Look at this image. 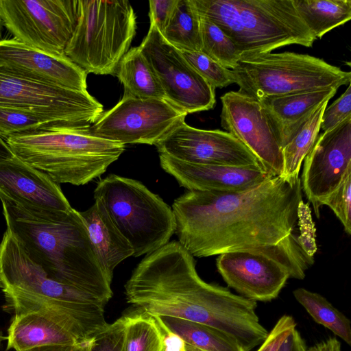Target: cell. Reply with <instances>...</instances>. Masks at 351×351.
<instances>
[{"mask_svg":"<svg viewBox=\"0 0 351 351\" xmlns=\"http://www.w3.org/2000/svg\"><path fill=\"white\" fill-rule=\"evenodd\" d=\"M192 67L214 88H222L235 83L232 70L228 69L202 51H182Z\"/></svg>","mask_w":351,"mask_h":351,"instance_id":"d6a6232c","label":"cell"},{"mask_svg":"<svg viewBox=\"0 0 351 351\" xmlns=\"http://www.w3.org/2000/svg\"><path fill=\"white\" fill-rule=\"evenodd\" d=\"M161 167L189 191L242 192L274 177L260 167L186 162L159 154Z\"/></svg>","mask_w":351,"mask_h":351,"instance_id":"ac0fdd59","label":"cell"},{"mask_svg":"<svg viewBox=\"0 0 351 351\" xmlns=\"http://www.w3.org/2000/svg\"><path fill=\"white\" fill-rule=\"evenodd\" d=\"M155 145L159 154L186 162L264 169L256 156L232 134L219 130L195 128L184 120Z\"/></svg>","mask_w":351,"mask_h":351,"instance_id":"9a60e30c","label":"cell"},{"mask_svg":"<svg viewBox=\"0 0 351 351\" xmlns=\"http://www.w3.org/2000/svg\"><path fill=\"white\" fill-rule=\"evenodd\" d=\"M329 101L321 104L293 137L282 148L283 171L285 180H297L302 162L313 146L320 130L322 117Z\"/></svg>","mask_w":351,"mask_h":351,"instance_id":"83f0119b","label":"cell"},{"mask_svg":"<svg viewBox=\"0 0 351 351\" xmlns=\"http://www.w3.org/2000/svg\"><path fill=\"white\" fill-rule=\"evenodd\" d=\"M313 261L294 234L266 249L221 254L217 267L226 284L240 295L255 302H269L278 297L289 278L303 279Z\"/></svg>","mask_w":351,"mask_h":351,"instance_id":"30bf717a","label":"cell"},{"mask_svg":"<svg viewBox=\"0 0 351 351\" xmlns=\"http://www.w3.org/2000/svg\"><path fill=\"white\" fill-rule=\"evenodd\" d=\"M0 66L71 89L87 90V73L66 56L45 53L14 38L0 40Z\"/></svg>","mask_w":351,"mask_h":351,"instance_id":"d6986e66","label":"cell"},{"mask_svg":"<svg viewBox=\"0 0 351 351\" xmlns=\"http://www.w3.org/2000/svg\"><path fill=\"white\" fill-rule=\"evenodd\" d=\"M114 75L123 85L125 93L141 99H167L159 80L138 46L130 48L123 56Z\"/></svg>","mask_w":351,"mask_h":351,"instance_id":"cb8c5ba5","label":"cell"},{"mask_svg":"<svg viewBox=\"0 0 351 351\" xmlns=\"http://www.w3.org/2000/svg\"><path fill=\"white\" fill-rule=\"evenodd\" d=\"M351 117V85L328 108H326L321 121L320 129L329 130Z\"/></svg>","mask_w":351,"mask_h":351,"instance_id":"d590c367","label":"cell"},{"mask_svg":"<svg viewBox=\"0 0 351 351\" xmlns=\"http://www.w3.org/2000/svg\"><path fill=\"white\" fill-rule=\"evenodd\" d=\"M293 294L316 323L329 329L348 345H351L350 319L326 298L304 288L295 289Z\"/></svg>","mask_w":351,"mask_h":351,"instance_id":"f1b7e54d","label":"cell"},{"mask_svg":"<svg viewBox=\"0 0 351 351\" xmlns=\"http://www.w3.org/2000/svg\"><path fill=\"white\" fill-rule=\"evenodd\" d=\"M91 342L92 338L74 344L45 346L27 351H90Z\"/></svg>","mask_w":351,"mask_h":351,"instance_id":"60d3db41","label":"cell"},{"mask_svg":"<svg viewBox=\"0 0 351 351\" xmlns=\"http://www.w3.org/2000/svg\"><path fill=\"white\" fill-rule=\"evenodd\" d=\"M306 351H341V344L336 337H330L306 348Z\"/></svg>","mask_w":351,"mask_h":351,"instance_id":"b9f144b4","label":"cell"},{"mask_svg":"<svg viewBox=\"0 0 351 351\" xmlns=\"http://www.w3.org/2000/svg\"><path fill=\"white\" fill-rule=\"evenodd\" d=\"M0 16L14 38L65 56L77 21L78 0H0Z\"/></svg>","mask_w":351,"mask_h":351,"instance_id":"7c38bea8","label":"cell"},{"mask_svg":"<svg viewBox=\"0 0 351 351\" xmlns=\"http://www.w3.org/2000/svg\"><path fill=\"white\" fill-rule=\"evenodd\" d=\"M158 323L163 337V351H182L184 341L177 335L169 330L157 318Z\"/></svg>","mask_w":351,"mask_h":351,"instance_id":"f35d334b","label":"cell"},{"mask_svg":"<svg viewBox=\"0 0 351 351\" xmlns=\"http://www.w3.org/2000/svg\"><path fill=\"white\" fill-rule=\"evenodd\" d=\"M1 200L7 230L49 277L108 302L113 295L112 280L97 258L79 211Z\"/></svg>","mask_w":351,"mask_h":351,"instance_id":"3957f363","label":"cell"},{"mask_svg":"<svg viewBox=\"0 0 351 351\" xmlns=\"http://www.w3.org/2000/svg\"><path fill=\"white\" fill-rule=\"evenodd\" d=\"M3 337H2V335H1V332H0V345H1V341H2V340H3Z\"/></svg>","mask_w":351,"mask_h":351,"instance_id":"bcb514c9","label":"cell"},{"mask_svg":"<svg viewBox=\"0 0 351 351\" xmlns=\"http://www.w3.org/2000/svg\"><path fill=\"white\" fill-rule=\"evenodd\" d=\"M3 25L2 19L0 16V40L2 39V30H3Z\"/></svg>","mask_w":351,"mask_h":351,"instance_id":"f6af8a7d","label":"cell"},{"mask_svg":"<svg viewBox=\"0 0 351 351\" xmlns=\"http://www.w3.org/2000/svg\"><path fill=\"white\" fill-rule=\"evenodd\" d=\"M94 198L130 243L134 257L160 248L175 233L172 209L139 181L110 174L98 182Z\"/></svg>","mask_w":351,"mask_h":351,"instance_id":"ba28073f","label":"cell"},{"mask_svg":"<svg viewBox=\"0 0 351 351\" xmlns=\"http://www.w3.org/2000/svg\"><path fill=\"white\" fill-rule=\"evenodd\" d=\"M306 344L296 328H293L277 351H306Z\"/></svg>","mask_w":351,"mask_h":351,"instance_id":"ab89813d","label":"cell"},{"mask_svg":"<svg viewBox=\"0 0 351 351\" xmlns=\"http://www.w3.org/2000/svg\"><path fill=\"white\" fill-rule=\"evenodd\" d=\"M182 351H204V350L185 343Z\"/></svg>","mask_w":351,"mask_h":351,"instance_id":"ee69618b","label":"cell"},{"mask_svg":"<svg viewBox=\"0 0 351 351\" xmlns=\"http://www.w3.org/2000/svg\"><path fill=\"white\" fill-rule=\"evenodd\" d=\"M0 199L47 210L72 208L58 184L15 156L0 161Z\"/></svg>","mask_w":351,"mask_h":351,"instance_id":"ffe728a7","label":"cell"},{"mask_svg":"<svg viewBox=\"0 0 351 351\" xmlns=\"http://www.w3.org/2000/svg\"><path fill=\"white\" fill-rule=\"evenodd\" d=\"M304 160L302 189L319 217L322 202L351 170V117L319 134Z\"/></svg>","mask_w":351,"mask_h":351,"instance_id":"2e32d148","label":"cell"},{"mask_svg":"<svg viewBox=\"0 0 351 351\" xmlns=\"http://www.w3.org/2000/svg\"><path fill=\"white\" fill-rule=\"evenodd\" d=\"M293 2L299 16L315 40L351 19L350 0H293Z\"/></svg>","mask_w":351,"mask_h":351,"instance_id":"484cf974","label":"cell"},{"mask_svg":"<svg viewBox=\"0 0 351 351\" xmlns=\"http://www.w3.org/2000/svg\"><path fill=\"white\" fill-rule=\"evenodd\" d=\"M298 226L300 229V235L298 236L299 243L305 253L313 257L317 251L315 228L308 204H305L303 200L298 206Z\"/></svg>","mask_w":351,"mask_h":351,"instance_id":"8d00e7d4","label":"cell"},{"mask_svg":"<svg viewBox=\"0 0 351 351\" xmlns=\"http://www.w3.org/2000/svg\"><path fill=\"white\" fill-rule=\"evenodd\" d=\"M0 287H1V282H0Z\"/></svg>","mask_w":351,"mask_h":351,"instance_id":"7dc6e473","label":"cell"},{"mask_svg":"<svg viewBox=\"0 0 351 351\" xmlns=\"http://www.w3.org/2000/svg\"><path fill=\"white\" fill-rule=\"evenodd\" d=\"M8 335L7 350L14 349L15 351L82 341L49 315L40 312L14 315Z\"/></svg>","mask_w":351,"mask_h":351,"instance_id":"603a6c76","label":"cell"},{"mask_svg":"<svg viewBox=\"0 0 351 351\" xmlns=\"http://www.w3.org/2000/svg\"><path fill=\"white\" fill-rule=\"evenodd\" d=\"M198 13L217 25L243 57L291 45L313 46L315 38L293 0H193Z\"/></svg>","mask_w":351,"mask_h":351,"instance_id":"8992f818","label":"cell"},{"mask_svg":"<svg viewBox=\"0 0 351 351\" xmlns=\"http://www.w3.org/2000/svg\"><path fill=\"white\" fill-rule=\"evenodd\" d=\"M136 29L128 1L78 0L77 21L64 55L87 74L114 75Z\"/></svg>","mask_w":351,"mask_h":351,"instance_id":"52a82bcc","label":"cell"},{"mask_svg":"<svg viewBox=\"0 0 351 351\" xmlns=\"http://www.w3.org/2000/svg\"><path fill=\"white\" fill-rule=\"evenodd\" d=\"M328 206L343 226L348 234L351 233V170L339 186L322 203Z\"/></svg>","mask_w":351,"mask_h":351,"instance_id":"836d02e7","label":"cell"},{"mask_svg":"<svg viewBox=\"0 0 351 351\" xmlns=\"http://www.w3.org/2000/svg\"><path fill=\"white\" fill-rule=\"evenodd\" d=\"M14 156V155L4 139L0 136V161L10 159Z\"/></svg>","mask_w":351,"mask_h":351,"instance_id":"7bdbcfd3","label":"cell"},{"mask_svg":"<svg viewBox=\"0 0 351 351\" xmlns=\"http://www.w3.org/2000/svg\"><path fill=\"white\" fill-rule=\"evenodd\" d=\"M178 0H152L149 5V20L162 32L167 25Z\"/></svg>","mask_w":351,"mask_h":351,"instance_id":"74e56055","label":"cell"},{"mask_svg":"<svg viewBox=\"0 0 351 351\" xmlns=\"http://www.w3.org/2000/svg\"><path fill=\"white\" fill-rule=\"evenodd\" d=\"M238 91L257 101L350 84L351 73L308 54L291 51L243 57L232 70Z\"/></svg>","mask_w":351,"mask_h":351,"instance_id":"9c48e42d","label":"cell"},{"mask_svg":"<svg viewBox=\"0 0 351 351\" xmlns=\"http://www.w3.org/2000/svg\"><path fill=\"white\" fill-rule=\"evenodd\" d=\"M125 315L107 324L92 337L90 351H123Z\"/></svg>","mask_w":351,"mask_h":351,"instance_id":"e575fe53","label":"cell"},{"mask_svg":"<svg viewBox=\"0 0 351 351\" xmlns=\"http://www.w3.org/2000/svg\"><path fill=\"white\" fill-rule=\"evenodd\" d=\"M128 304L152 317L166 316L203 324L235 339L245 351L268 335L256 302L208 283L198 275L193 256L173 241L138 263L125 285Z\"/></svg>","mask_w":351,"mask_h":351,"instance_id":"7a4b0ae2","label":"cell"},{"mask_svg":"<svg viewBox=\"0 0 351 351\" xmlns=\"http://www.w3.org/2000/svg\"><path fill=\"white\" fill-rule=\"evenodd\" d=\"M0 107L45 115L84 131L104 113L103 105L87 90L71 89L3 66H0Z\"/></svg>","mask_w":351,"mask_h":351,"instance_id":"8fae6325","label":"cell"},{"mask_svg":"<svg viewBox=\"0 0 351 351\" xmlns=\"http://www.w3.org/2000/svg\"><path fill=\"white\" fill-rule=\"evenodd\" d=\"M221 125L239 140L273 176L283 171L282 148L260 102L237 91L221 97Z\"/></svg>","mask_w":351,"mask_h":351,"instance_id":"e0dca14e","label":"cell"},{"mask_svg":"<svg viewBox=\"0 0 351 351\" xmlns=\"http://www.w3.org/2000/svg\"><path fill=\"white\" fill-rule=\"evenodd\" d=\"M154 317L185 343L204 351H245L235 339L215 328L180 318Z\"/></svg>","mask_w":351,"mask_h":351,"instance_id":"d4e9b609","label":"cell"},{"mask_svg":"<svg viewBox=\"0 0 351 351\" xmlns=\"http://www.w3.org/2000/svg\"><path fill=\"white\" fill-rule=\"evenodd\" d=\"M337 90L336 88H328L258 101L282 148L317 108L323 102L329 101Z\"/></svg>","mask_w":351,"mask_h":351,"instance_id":"44dd1931","label":"cell"},{"mask_svg":"<svg viewBox=\"0 0 351 351\" xmlns=\"http://www.w3.org/2000/svg\"><path fill=\"white\" fill-rule=\"evenodd\" d=\"M200 26L201 51L225 68L234 69L242 58L235 43L217 25L204 16L200 15Z\"/></svg>","mask_w":351,"mask_h":351,"instance_id":"4dcf8cb0","label":"cell"},{"mask_svg":"<svg viewBox=\"0 0 351 351\" xmlns=\"http://www.w3.org/2000/svg\"><path fill=\"white\" fill-rule=\"evenodd\" d=\"M60 123L3 138L13 154L53 181L84 185L101 176L125 145Z\"/></svg>","mask_w":351,"mask_h":351,"instance_id":"5b68a950","label":"cell"},{"mask_svg":"<svg viewBox=\"0 0 351 351\" xmlns=\"http://www.w3.org/2000/svg\"><path fill=\"white\" fill-rule=\"evenodd\" d=\"M160 33L180 51H201L200 15L193 0H178L167 25Z\"/></svg>","mask_w":351,"mask_h":351,"instance_id":"4316f807","label":"cell"},{"mask_svg":"<svg viewBox=\"0 0 351 351\" xmlns=\"http://www.w3.org/2000/svg\"><path fill=\"white\" fill-rule=\"evenodd\" d=\"M301 201L300 178L281 176L242 192L189 191L172 205L175 234L193 256L265 249L294 234Z\"/></svg>","mask_w":351,"mask_h":351,"instance_id":"6da1fadb","label":"cell"},{"mask_svg":"<svg viewBox=\"0 0 351 351\" xmlns=\"http://www.w3.org/2000/svg\"><path fill=\"white\" fill-rule=\"evenodd\" d=\"M160 82L167 99L189 113L212 109L215 89L188 62L182 51L169 43L154 23L138 46Z\"/></svg>","mask_w":351,"mask_h":351,"instance_id":"5bb4252c","label":"cell"},{"mask_svg":"<svg viewBox=\"0 0 351 351\" xmlns=\"http://www.w3.org/2000/svg\"><path fill=\"white\" fill-rule=\"evenodd\" d=\"M0 282L15 315L45 313L80 341L92 338L107 324L106 302L49 277L8 230L0 243Z\"/></svg>","mask_w":351,"mask_h":351,"instance_id":"277c9868","label":"cell"},{"mask_svg":"<svg viewBox=\"0 0 351 351\" xmlns=\"http://www.w3.org/2000/svg\"><path fill=\"white\" fill-rule=\"evenodd\" d=\"M52 123L63 124L45 115L0 107V136L3 138Z\"/></svg>","mask_w":351,"mask_h":351,"instance_id":"1f68e13d","label":"cell"},{"mask_svg":"<svg viewBox=\"0 0 351 351\" xmlns=\"http://www.w3.org/2000/svg\"><path fill=\"white\" fill-rule=\"evenodd\" d=\"M123 351H163V337L154 317L139 311L125 315Z\"/></svg>","mask_w":351,"mask_h":351,"instance_id":"f546056e","label":"cell"},{"mask_svg":"<svg viewBox=\"0 0 351 351\" xmlns=\"http://www.w3.org/2000/svg\"><path fill=\"white\" fill-rule=\"evenodd\" d=\"M186 115L167 99H141L124 93L121 99L104 112L87 132L124 145H155Z\"/></svg>","mask_w":351,"mask_h":351,"instance_id":"4fadbf2b","label":"cell"},{"mask_svg":"<svg viewBox=\"0 0 351 351\" xmlns=\"http://www.w3.org/2000/svg\"><path fill=\"white\" fill-rule=\"evenodd\" d=\"M80 213L97 258L107 276L112 280L115 267L134 255L133 248L99 202L95 201L88 209Z\"/></svg>","mask_w":351,"mask_h":351,"instance_id":"7402d4cb","label":"cell"}]
</instances>
